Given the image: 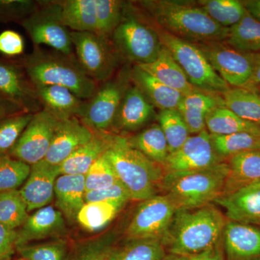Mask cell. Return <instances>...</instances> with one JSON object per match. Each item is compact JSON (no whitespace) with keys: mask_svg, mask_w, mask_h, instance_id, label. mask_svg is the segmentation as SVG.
<instances>
[{"mask_svg":"<svg viewBox=\"0 0 260 260\" xmlns=\"http://www.w3.org/2000/svg\"><path fill=\"white\" fill-rule=\"evenodd\" d=\"M165 30L193 44L225 42L229 28L220 26L210 18L199 5L175 0H145L138 2Z\"/></svg>","mask_w":260,"mask_h":260,"instance_id":"6da1fadb","label":"cell"},{"mask_svg":"<svg viewBox=\"0 0 260 260\" xmlns=\"http://www.w3.org/2000/svg\"><path fill=\"white\" fill-rule=\"evenodd\" d=\"M227 220L213 204L178 210L161 242L167 253L189 257L220 242Z\"/></svg>","mask_w":260,"mask_h":260,"instance_id":"7a4b0ae2","label":"cell"},{"mask_svg":"<svg viewBox=\"0 0 260 260\" xmlns=\"http://www.w3.org/2000/svg\"><path fill=\"white\" fill-rule=\"evenodd\" d=\"M22 68L34 85H59L83 100L91 99L99 84L84 70L75 54H61L42 47L23 58Z\"/></svg>","mask_w":260,"mask_h":260,"instance_id":"3957f363","label":"cell"},{"mask_svg":"<svg viewBox=\"0 0 260 260\" xmlns=\"http://www.w3.org/2000/svg\"><path fill=\"white\" fill-rule=\"evenodd\" d=\"M105 155L131 200L142 202L158 194L166 174L164 167L132 146L126 138L115 135Z\"/></svg>","mask_w":260,"mask_h":260,"instance_id":"277c9868","label":"cell"},{"mask_svg":"<svg viewBox=\"0 0 260 260\" xmlns=\"http://www.w3.org/2000/svg\"><path fill=\"white\" fill-rule=\"evenodd\" d=\"M228 174L226 161L208 169L167 172L161 189L178 210H192L213 204L223 195Z\"/></svg>","mask_w":260,"mask_h":260,"instance_id":"5b68a950","label":"cell"},{"mask_svg":"<svg viewBox=\"0 0 260 260\" xmlns=\"http://www.w3.org/2000/svg\"><path fill=\"white\" fill-rule=\"evenodd\" d=\"M110 40L121 59L133 65L153 62L162 47L157 30L145 23L126 3L121 22Z\"/></svg>","mask_w":260,"mask_h":260,"instance_id":"8992f818","label":"cell"},{"mask_svg":"<svg viewBox=\"0 0 260 260\" xmlns=\"http://www.w3.org/2000/svg\"><path fill=\"white\" fill-rule=\"evenodd\" d=\"M157 31L162 45L170 51L194 88L217 94H222L231 88L215 71L196 44L183 40L164 30Z\"/></svg>","mask_w":260,"mask_h":260,"instance_id":"52a82bcc","label":"cell"},{"mask_svg":"<svg viewBox=\"0 0 260 260\" xmlns=\"http://www.w3.org/2000/svg\"><path fill=\"white\" fill-rule=\"evenodd\" d=\"M133 66V65H132ZM132 66L99 84L91 99L85 101L79 119L93 131L109 132L126 90L132 84Z\"/></svg>","mask_w":260,"mask_h":260,"instance_id":"ba28073f","label":"cell"},{"mask_svg":"<svg viewBox=\"0 0 260 260\" xmlns=\"http://www.w3.org/2000/svg\"><path fill=\"white\" fill-rule=\"evenodd\" d=\"M71 39L77 59L99 85L116 75L122 59L110 38L95 32L71 31Z\"/></svg>","mask_w":260,"mask_h":260,"instance_id":"9c48e42d","label":"cell"},{"mask_svg":"<svg viewBox=\"0 0 260 260\" xmlns=\"http://www.w3.org/2000/svg\"><path fill=\"white\" fill-rule=\"evenodd\" d=\"M19 23L34 47L45 45L61 54H74L71 31L62 21L61 1H41L39 8Z\"/></svg>","mask_w":260,"mask_h":260,"instance_id":"30bf717a","label":"cell"},{"mask_svg":"<svg viewBox=\"0 0 260 260\" xmlns=\"http://www.w3.org/2000/svg\"><path fill=\"white\" fill-rule=\"evenodd\" d=\"M178 209L167 194H156L143 200L126 229L128 240L157 239L162 241Z\"/></svg>","mask_w":260,"mask_h":260,"instance_id":"8fae6325","label":"cell"},{"mask_svg":"<svg viewBox=\"0 0 260 260\" xmlns=\"http://www.w3.org/2000/svg\"><path fill=\"white\" fill-rule=\"evenodd\" d=\"M215 71L232 88H245L252 75L254 53L234 49L225 42L197 44Z\"/></svg>","mask_w":260,"mask_h":260,"instance_id":"7c38bea8","label":"cell"},{"mask_svg":"<svg viewBox=\"0 0 260 260\" xmlns=\"http://www.w3.org/2000/svg\"><path fill=\"white\" fill-rule=\"evenodd\" d=\"M59 120L42 109L35 113L8 155L32 166L45 158Z\"/></svg>","mask_w":260,"mask_h":260,"instance_id":"4fadbf2b","label":"cell"},{"mask_svg":"<svg viewBox=\"0 0 260 260\" xmlns=\"http://www.w3.org/2000/svg\"><path fill=\"white\" fill-rule=\"evenodd\" d=\"M214 148L210 134L205 129L189 136L180 148L169 156L164 162L165 172H186L203 170L225 161Z\"/></svg>","mask_w":260,"mask_h":260,"instance_id":"5bb4252c","label":"cell"},{"mask_svg":"<svg viewBox=\"0 0 260 260\" xmlns=\"http://www.w3.org/2000/svg\"><path fill=\"white\" fill-rule=\"evenodd\" d=\"M0 99L25 112L35 114L43 107L35 85L21 65L0 59Z\"/></svg>","mask_w":260,"mask_h":260,"instance_id":"9a60e30c","label":"cell"},{"mask_svg":"<svg viewBox=\"0 0 260 260\" xmlns=\"http://www.w3.org/2000/svg\"><path fill=\"white\" fill-rule=\"evenodd\" d=\"M59 175V166L51 165L45 160L31 166L28 179L19 189L28 213L50 204L54 198V186Z\"/></svg>","mask_w":260,"mask_h":260,"instance_id":"2e32d148","label":"cell"},{"mask_svg":"<svg viewBox=\"0 0 260 260\" xmlns=\"http://www.w3.org/2000/svg\"><path fill=\"white\" fill-rule=\"evenodd\" d=\"M95 132L78 118L59 121L49 151L44 160L59 166L77 149L93 138Z\"/></svg>","mask_w":260,"mask_h":260,"instance_id":"e0dca14e","label":"cell"},{"mask_svg":"<svg viewBox=\"0 0 260 260\" xmlns=\"http://www.w3.org/2000/svg\"><path fill=\"white\" fill-rule=\"evenodd\" d=\"M225 260H260V229L227 220L223 234Z\"/></svg>","mask_w":260,"mask_h":260,"instance_id":"ac0fdd59","label":"cell"},{"mask_svg":"<svg viewBox=\"0 0 260 260\" xmlns=\"http://www.w3.org/2000/svg\"><path fill=\"white\" fill-rule=\"evenodd\" d=\"M17 232V247L34 241L61 237L66 232L64 215L57 208L48 205L28 215Z\"/></svg>","mask_w":260,"mask_h":260,"instance_id":"d6986e66","label":"cell"},{"mask_svg":"<svg viewBox=\"0 0 260 260\" xmlns=\"http://www.w3.org/2000/svg\"><path fill=\"white\" fill-rule=\"evenodd\" d=\"M154 115L155 107L133 84L128 88L123 97L112 128L123 131H135L151 120Z\"/></svg>","mask_w":260,"mask_h":260,"instance_id":"ffe728a7","label":"cell"},{"mask_svg":"<svg viewBox=\"0 0 260 260\" xmlns=\"http://www.w3.org/2000/svg\"><path fill=\"white\" fill-rule=\"evenodd\" d=\"M215 203L225 210L229 220L251 225L260 223V182L221 196Z\"/></svg>","mask_w":260,"mask_h":260,"instance_id":"44dd1931","label":"cell"},{"mask_svg":"<svg viewBox=\"0 0 260 260\" xmlns=\"http://www.w3.org/2000/svg\"><path fill=\"white\" fill-rule=\"evenodd\" d=\"M225 161L228 174L222 196L260 182V148L240 152Z\"/></svg>","mask_w":260,"mask_h":260,"instance_id":"7402d4cb","label":"cell"},{"mask_svg":"<svg viewBox=\"0 0 260 260\" xmlns=\"http://www.w3.org/2000/svg\"><path fill=\"white\" fill-rule=\"evenodd\" d=\"M38 98L43 109L63 121L81 115L85 105V100L77 96L74 93L59 85H35Z\"/></svg>","mask_w":260,"mask_h":260,"instance_id":"603a6c76","label":"cell"},{"mask_svg":"<svg viewBox=\"0 0 260 260\" xmlns=\"http://www.w3.org/2000/svg\"><path fill=\"white\" fill-rule=\"evenodd\" d=\"M94 132L91 139L59 165L60 175H85L94 162L109 150L116 135L111 134L109 132Z\"/></svg>","mask_w":260,"mask_h":260,"instance_id":"cb8c5ba5","label":"cell"},{"mask_svg":"<svg viewBox=\"0 0 260 260\" xmlns=\"http://www.w3.org/2000/svg\"><path fill=\"white\" fill-rule=\"evenodd\" d=\"M225 107L218 94L197 90L183 97L178 107L190 134L197 135L206 129L207 116L217 108Z\"/></svg>","mask_w":260,"mask_h":260,"instance_id":"d4e9b609","label":"cell"},{"mask_svg":"<svg viewBox=\"0 0 260 260\" xmlns=\"http://www.w3.org/2000/svg\"><path fill=\"white\" fill-rule=\"evenodd\" d=\"M138 66L164 85L177 90L184 96L198 90L189 83L170 51L164 46L155 61L150 64Z\"/></svg>","mask_w":260,"mask_h":260,"instance_id":"484cf974","label":"cell"},{"mask_svg":"<svg viewBox=\"0 0 260 260\" xmlns=\"http://www.w3.org/2000/svg\"><path fill=\"white\" fill-rule=\"evenodd\" d=\"M131 79L149 102L160 111L178 109L184 97L182 94L164 85L138 65L132 66Z\"/></svg>","mask_w":260,"mask_h":260,"instance_id":"4316f807","label":"cell"},{"mask_svg":"<svg viewBox=\"0 0 260 260\" xmlns=\"http://www.w3.org/2000/svg\"><path fill=\"white\" fill-rule=\"evenodd\" d=\"M85 176L59 175L54 186L56 208L69 220L76 219L85 205Z\"/></svg>","mask_w":260,"mask_h":260,"instance_id":"83f0119b","label":"cell"},{"mask_svg":"<svg viewBox=\"0 0 260 260\" xmlns=\"http://www.w3.org/2000/svg\"><path fill=\"white\" fill-rule=\"evenodd\" d=\"M61 3L62 21L70 31L96 32L95 0H61Z\"/></svg>","mask_w":260,"mask_h":260,"instance_id":"f1b7e54d","label":"cell"},{"mask_svg":"<svg viewBox=\"0 0 260 260\" xmlns=\"http://www.w3.org/2000/svg\"><path fill=\"white\" fill-rule=\"evenodd\" d=\"M225 107L249 122L260 126V95L244 88H232L221 94Z\"/></svg>","mask_w":260,"mask_h":260,"instance_id":"f546056e","label":"cell"},{"mask_svg":"<svg viewBox=\"0 0 260 260\" xmlns=\"http://www.w3.org/2000/svg\"><path fill=\"white\" fill-rule=\"evenodd\" d=\"M125 205L116 202L85 203L78 212L76 220L88 232H99L109 225Z\"/></svg>","mask_w":260,"mask_h":260,"instance_id":"4dcf8cb0","label":"cell"},{"mask_svg":"<svg viewBox=\"0 0 260 260\" xmlns=\"http://www.w3.org/2000/svg\"><path fill=\"white\" fill-rule=\"evenodd\" d=\"M127 140L132 146L160 165H164L169 156L167 140L159 124L149 126Z\"/></svg>","mask_w":260,"mask_h":260,"instance_id":"1f68e13d","label":"cell"},{"mask_svg":"<svg viewBox=\"0 0 260 260\" xmlns=\"http://www.w3.org/2000/svg\"><path fill=\"white\" fill-rule=\"evenodd\" d=\"M210 135H226L238 133H260V126L241 119L226 107H220L208 114L205 120Z\"/></svg>","mask_w":260,"mask_h":260,"instance_id":"d6a6232c","label":"cell"},{"mask_svg":"<svg viewBox=\"0 0 260 260\" xmlns=\"http://www.w3.org/2000/svg\"><path fill=\"white\" fill-rule=\"evenodd\" d=\"M225 42L244 52H260V22L246 10L244 18L229 28V37Z\"/></svg>","mask_w":260,"mask_h":260,"instance_id":"836d02e7","label":"cell"},{"mask_svg":"<svg viewBox=\"0 0 260 260\" xmlns=\"http://www.w3.org/2000/svg\"><path fill=\"white\" fill-rule=\"evenodd\" d=\"M167 254L160 240L131 239L124 246L114 248L108 260H161Z\"/></svg>","mask_w":260,"mask_h":260,"instance_id":"e575fe53","label":"cell"},{"mask_svg":"<svg viewBox=\"0 0 260 260\" xmlns=\"http://www.w3.org/2000/svg\"><path fill=\"white\" fill-rule=\"evenodd\" d=\"M197 3L212 20L225 28L239 23L246 13L242 2L238 0H201Z\"/></svg>","mask_w":260,"mask_h":260,"instance_id":"d590c367","label":"cell"},{"mask_svg":"<svg viewBox=\"0 0 260 260\" xmlns=\"http://www.w3.org/2000/svg\"><path fill=\"white\" fill-rule=\"evenodd\" d=\"M210 138L215 151L225 160L240 152L260 148V133L244 132L226 135H210Z\"/></svg>","mask_w":260,"mask_h":260,"instance_id":"8d00e7d4","label":"cell"},{"mask_svg":"<svg viewBox=\"0 0 260 260\" xmlns=\"http://www.w3.org/2000/svg\"><path fill=\"white\" fill-rule=\"evenodd\" d=\"M28 217V208L18 189L0 192V223L16 230Z\"/></svg>","mask_w":260,"mask_h":260,"instance_id":"74e56055","label":"cell"},{"mask_svg":"<svg viewBox=\"0 0 260 260\" xmlns=\"http://www.w3.org/2000/svg\"><path fill=\"white\" fill-rule=\"evenodd\" d=\"M158 120L167 140L169 153L178 150L189 138L190 133L177 109L160 111Z\"/></svg>","mask_w":260,"mask_h":260,"instance_id":"f35d334b","label":"cell"},{"mask_svg":"<svg viewBox=\"0 0 260 260\" xmlns=\"http://www.w3.org/2000/svg\"><path fill=\"white\" fill-rule=\"evenodd\" d=\"M34 114L18 113L0 120V155H8L14 148Z\"/></svg>","mask_w":260,"mask_h":260,"instance_id":"ab89813d","label":"cell"},{"mask_svg":"<svg viewBox=\"0 0 260 260\" xmlns=\"http://www.w3.org/2000/svg\"><path fill=\"white\" fill-rule=\"evenodd\" d=\"M31 166L9 155H0V192L15 190L23 186Z\"/></svg>","mask_w":260,"mask_h":260,"instance_id":"60d3db41","label":"cell"},{"mask_svg":"<svg viewBox=\"0 0 260 260\" xmlns=\"http://www.w3.org/2000/svg\"><path fill=\"white\" fill-rule=\"evenodd\" d=\"M125 5L119 0H95L97 34L110 38L121 22Z\"/></svg>","mask_w":260,"mask_h":260,"instance_id":"b9f144b4","label":"cell"},{"mask_svg":"<svg viewBox=\"0 0 260 260\" xmlns=\"http://www.w3.org/2000/svg\"><path fill=\"white\" fill-rule=\"evenodd\" d=\"M84 176L86 191L108 187L119 181L105 154L94 162Z\"/></svg>","mask_w":260,"mask_h":260,"instance_id":"7bdbcfd3","label":"cell"},{"mask_svg":"<svg viewBox=\"0 0 260 260\" xmlns=\"http://www.w3.org/2000/svg\"><path fill=\"white\" fill-rule=\"evenodd\" d=\"M17 249L22 258L26 260H65L66 258L67 246L63 240L25 244Z\"/></svg>","mask_w":260,"mask_h":260,"instance_id":"ee69618b","label":"cell"},{"mask_svg":"<svg viewBox=\"0 0 260 260\" xmlns=\"http://www.w3.org/2000/svg\"><path fill=\"white\" fill-rule=\"evenodd\" d=\"M34 0H0V23L21 22L40 6Z\"/></svg>","mask_w":260,"mask_h":260,"instance_id":"f6af8a7d","label":"cell"},{"mask_svg":"<svg viewBox=\"0 0 260 260\" xmlns=\"http://www.w3.org/2000/svg\"><path fill=\"white\" fill-rule=\"evenodd\" d=\"M131 200L128 191L119 181L108 187L85 192V203L116 202L126 203Z\"/></svg>","mask_w":260,"mask_h":260,"instance_id":"bcb514c9","label":"cell"},{"mask_svg":"<svg viewBox=\"0 0 260 260\" xmlns=\"http://www.w3.org/2000/svg\"><path fill=\"white\" fill-rule=\"evenodd\" d=\"M114 248L105 239H99L82 248L73 260H108Z\"/></svg>","mask_w":260,"mask_h":260,"instance_id":"7dc6e473","label":"cell"},{"mask_svg":"<svg viewBox=\"0 0 260 260\" xmlns=\"http://www.w3.org/2000/svg\"><path fill=\"white\" fill-rule=\"evenodd\" d=\"M25 50L23 38L18 32L6 30L0 34V53L8 56L21 55Z\"/></svg>","mask_w":260,"mask_h":260,"instance_id":"c3c4849f","label":"cell"},{"mask_svg":"<svg viewBox=\"0 0 260 260\" xmlns=\"http://www.w3.org/2000/svg\"><path fill=\"white\" fill-rule=\"evenodd\" d=\"M18 232L0 223V259L9 257L17 247Z\"/></svg>","mask_w":260,"mask_h":260,"instance_id":"681fc988","label":"cell"},{"mask_svg":"<svg viewBox=\"0 0 260 260\" xmlns=\"http://www.w3.org/2000/svg\"><path fill=\"white\" fill-rule=\"evenodd\" d=\"M189 260H225L223 239L203 252L189 256Z\"/></svg>","mask_w":260,"mask_h":260,"instance_id":"f907efd6","label":"cell"},{"mask_svg":"<svg viewBox=\"0 0 260 260\" xmlns=\"http://www.w3.org/2000/svg\"><path fill=\"white\" fill-rule=\"evenodd\" d=\"M255 91L260 88V52L254 53L252 75L245 88Z\"/></svg>","mask_w":260,"mask_h":260,"instance_id":"816d5d0a","label":"cell"},{"mask_svg":"<svg viewBox=\"0 0 260 260\" xmlns=\"http://www.w3.org/2000/svg\"><path fill=\"white\" fill-rule=\"evenodd\" d=\"M21 112H25L9 102L0 99V120L7 116Z\"/></svg>","mask_w":260,"mask_h":260,"instance_id":"f5cc1de1","label":"cell"},{"mask_svg":"<svg viewBox=\"0 0 260 260\" xmlns=\"http://www.w3.org/2000/svg\"><path fill=\"white\" fill-rule=\"evenodd\" d=\"M242 3L248 13L260 22V0H246Z\"/></svg>","mask_w":260,"mask_h":260,"instance_id":"db71d44e","label":"cell"},{"mask_svg":"<svg viewBox=\"0 0 260 260\" xmlns=\"http://www.w3.org/2000/svg\"><path fill=\"white\" fill-rule=\"evenodd\" d=\"M161 260H189V257L167 253Z\"/></svg>","mask_w":260,"mask_h":260,"instance_id":"11a10c76","label":"cell"},{"mask_svg":"<svg viewBox=\"0 0 260 260\" xmlns=\"http://www.w3.org/2000/svg\"><path fill=\"white\" fill-rule=\"evenodd\" d=\"M17 260H26V259H24V258H20V259H18Z\"/></svg>","mask_w":260,"mask_h":260,"instance_id":"9f6ffc18","label":"cell"},{"mask_svg":"<svg viewBox=\"0 0 260 260\" xmlns=\"http://www.w3.org/2000/svg\"><path fill=\"white\" fill-rule=\"evenodd\" d=\"M259 91H260V88L259 89Z\"/></svg>","mask_w":260,"mask_h":260,"instance_id":"6f0895ef","label":"cell"}]
</instances>
